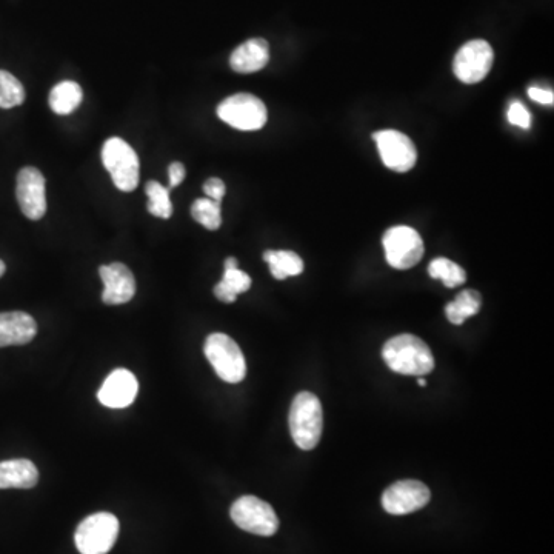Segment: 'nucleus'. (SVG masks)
I'll return each mask as SVG.
<instances>
[{
	"mask_svg": "<svg viewBox=\"0 0 554 554\" xmlns=\"http://www.w3.org/2000/svg\"><path fill=\"white\" fill-rule=\"evenodd\" d=\"M385 257L396 270H408L418 265L424 257L425 247L421 234L413 228H390L384 236Z\"/></svg>",
	"mask_w": 554,
	"mask_h": 554,
	"instance_id": "nucleus-8",
	"label": "nucleus"
},
{
	"mask_svg": "<svg viewBox=\"0 0 554 554\" xmlns=\"http://www.w3.org/2000/svg\"><path fill=\"white\" fill-rule=\"evenodd\" d=\"M217 116L236 130L257 131L267 124L268 111L259 97L239 93L227 97L219 104Z\"/></svg>",
	"mask_w": 554,
	"mask_h": 554,
	"instance_id": "nucleus-6",
	"label": "nucleus"
},
{
	"mask_svg": "<svg viewBox=\"0 0 554 554\" xmlns=\"http://www.w3.org/2000/svg\"><path fill=\"white\" fill-rule=\"evenodd\" d=\"M205 356L217 376L228 384H237L245 379L247 364L244 353L230 336L224 333H213L205 341Z\"/></svg>",
	"mask_w": 554,
	"mask_h": 554,
	"instance_id": "nucleus-4",
	"label": "nucleus"
},
{
	"mask_svg": "<svg viewBox=\"0 0 554 554\" xmlns=\"http://www.w3.org/2000/svg\"><path fill=\"white\" fill-rule=\"evenodd\" d=\"M528 96H530L531 101L538 102V104H554V94L551 90H544V88L539 87H531L528 88Z\"/></svg>",
	"mask_w": 554,
	"mask_h": 554,
	"instance_id": "nucleus-29",
	"label": "nucleus"
},
{
	"mask_svg": "<svg viewBox=\"0 0 554 554\" xmlns=\"http://www.w3.org/2000/svg\"><path fill=\"white\" fill-rule=\"evenodd\" d=\"M508 121L510 124L516 125V127L522 128V130H528L531 127V114L528 113L524 104L519 101H514L508 108Z\"/></svg>",
	"mask_w": 554,
	"mask_h": 554,
	"instance_id": "nucleus-26",
	"label": "nucleus"
},
{
	"mask_svg": "<svg viewBox=\"0 0 554 554\" xmlns=\"http://www.w3.org/2000/svg\"><path fill=\"white\" fill-rule=\"evenodd\" d=\"M264 261L270 265L271 274L277 281L304 273V261L294 251L268 250L264 253Z\"/></svg>",
	"mask_w": 554,
	"mask_h": 554,
	"instance_id": "nucleus-18",
	"label": "nucleus"
},
{
	"mask_svg": "<svg viewBox=\"0 0 554 554\" xmlns=\"http://www.w3.org/2000/svg\"><path fill=\"white\" fill-rule=\"evenodd\" d=\"M482 298L478 291L464 290L456 296L451 304L445 307L448 321L454 325H462L468 318L481 310Z\"/></svg>",
	"mask_w": 554,
	"mask_h": 554,
	"instance_id": "nucleus-21",
	"label": "nucleus"
},
{
	"mask_svg": "<svg viewBox=\"0 0 554 554\" xmlns=\"http://www.w3.org/2000/svg\"><path fill=\"white\" fill-rule=\"evenodd\" d=\"M185 176H187V170H185V165L182 162H173L168 168V177H170V185H168V190L171 188L179 187L184 181Z\"/></svg>",
	"mask_w": 554,
	"mask_h": 554,
	"instance_id": "nucleus-28",
	"label": "nucleus"
},
{
	"mask_svg": "<svg viewBox=\"0 0 554 554\" xmlns=\"http://www.w3.org/2000/svg\"><path fill=\"white\" fill-rule=\"evenodd\" d=\"M251 277L239 267L225 268L222 281L214 287V294L219 301L233 304L239 294L250 290Z\"/></svg>",
	"mask_w": 554,
	"mask_h": 554,
	"instance_id": "nucleus-20",
	"label": "nucleus"
},
{
	"mask_svg": "<svg viewBox=\"0 0 554 554\" xmlns=\"http://www.w3.org/2000/svg\"><path fill=\"white\" fill-rule=\"evenodd\" d=\"M5 270H7V267H5L4 261H0V277L4 276Z\"/></svg>",
	"mask_w": 554,
	"mask_h": 554,
	"instance_id": "nucleus-30",
	"label": "nucleus"
},
{
	"mask_svg": "<svg viewBox=\"0 0 554 554\" xmlns=\"http://www.w3.org/2000/svg\"><path fill=\"white\" fill-rule=\"evenodd\" d=\"M431 493L427 485L419 481H399L385 490L382 507L393 516H404L421 510L430 502Z\"/></svg>",
	"mask_w": 554,
	"mask_h": 554,
	"instance_id": "nucleus-12",
	"label": "nucleus"
},
{
	"mask_svg": "<svg viewBox=\"0 0 554 554\" xmlns=\"http://www.w3.org/2000/svg\"><path fill=\"white\" fill-rule=\"evenodd\" d=\"M102 162L110 173L113 184L121 191H134L141 179V162L133 147L121 137H111L102 147Z\"/></svg>",
	"mask_w": 554,
	"mask_h": 554,
	"instance_id": "nucleus-3",
	"label": "nucleus"
},
{
	"mask_svg": "<svg viewBox=\"0 0 554 554\" xmlns=\"http://www.w3.org/2000/svg\"><path fill=\"white\" fill-rule=\"evenodd\" d=\"M191 216L197 224L207 228L210 231H216L222 225V205L221 202L211 201L208 197L197 199L191 205Z\"/></svg>",
	"mask_w": 554,
	"mask_h": 554,
	"instance_id": "nucleus-22",
	"label": "nucleus"
},
{
	"mask_svg": "<svg viewBox=\"0 0 554 554\" xmlns=\"http://www.w3.org/2000/svg\"><path fill=\"white\" fill-rule=\"evenodd\" d=\"M428 273L433 279L444 281L445 287L448 288L459 287L467 279L464 268L459 267L456 262L450 261V259H445V257L434 259L428 267Z\"/></svg>",
	"mask_w": 554,
	"mask_h": 554,
	"instance_id": "nucleus-23",
	"label": "nucleus"
},
{
	"mask_svg": "<svg viewBox=\"0 0 554 554\" xmlns=\"http://www.w3.org/2000/svg\"><path fill=\"white\" fill-rule=\"evenodd\" d=\"M385 167L396 173H407L418 161V151L407 134L396 130L378 131L373 134Z\"/></svg>",
	"mask_w": 554,
	"mask_h": 554,
	"instance_id": "nucleus-10",
	"label": "nucleus"
},
{
	"mask_svg": "<svg viewBox=\"0 0 554 554\" xmlns=\"http://www.w3.org/2000/svg\"><path fill=\"white\" fill-rule=\"evenodd\" d=\"M82 97H84V93H82L81 85L73 81H65L57 84L51 90L48 104L54 113L67 116L79 108V105L82 104Z\"/></svg>",
	"mask_w": 554,
	"mask_h": 554,
	"instance_id": "nucleus-19",
	"label": "nucleus"
},
{
	"mask_svg": "<svg viewBox=\"0 0 554 554\" xmlns=\"http://www.w3.org/2000/svg\"><path fill=\"white\" fill-rule=\"evenodd\" d=\"M205 194L211 201L221 202L224 199L225 193H227V187H225L224 181L217 179V177H211L205 182L204 185Z\"/></svg>",
	"mask_w": 554,
	"mask_h": 554,
	"instance_id": "nucleus-27",
	"label": "nucleus"
},
{
	"mask_svg": "<svg viewBox=\"0 0 554 554\" xmlns=\"http://www.w3.org/2000/svg\"><path fill=\"white\" fill-rule=\"evenodd\" d=\"M105 288L102 301L107 305H122L130 302L136 294V279L127 265L114 262L99 268Z\"/></svg>",
	"mask_w": 554,
	"mask_h": 554,
	"instance_id": "nucleus-13",
	"label": "nucleus"
},
{
	"mask_svg": "<svg viewBox=\"0 0 554 554\" xmlns=\"http://www.w3.org/2000/svg\"><path fill=\"white\" fill-rule=\"evenodd\" d=\"M494 51L487 41L476 39L459 48L454 57L453 71L459 81L467 85L479 84L490 73Z\"/></svg>",
	"mask_w": 554,
	"mask_h": 554,
	"instance_id": "nucleus-9",
	"label": "nucleus"
},
{
	"mask_svg": "<svg viewBox=\"0 0 554 554\" xmlns=\"http://www.w3.org/2000/svg\"><path fill=\"white\" fill-rule=\"evenodd\" d=\"M16 197L22 213L30 221H41L47 213L44 174L34 167L22 168L17 174Z\"/></svg>",
	"mask_w": 554,
	"mask_h": 554,
	"instance_id": "nucleus-11",
	"label": "nucleus"
},
{
	"mask_svg": "<svg viewBox=\"0 0 554 554\" xmlns=\"http://www.w3.org/2000/svg\"><path fill=\"white\" fill-rule=\"evenodd\" d=\"M270 61V45L262 37H254L239 45L231 53L230 67L241 74H251L267 67Z\"/></svg>",
	"mask_w": 554,
	"mask_h": 554,
	"instance_id": "nucleus-16",
	"label": "nucleus"
},
{
	"mask_svg": "<svg viewBox=\"0 0 554 554\" xmlns=\"http://www.w3.org/2000/svg\"><path fill=\"white\" fill-rule=\"evenodd\" d=\"M148 196V213L159 219H170L173 214V204H171L170 190L159 182H148L145 187Z\"/></svg>",
	"mask_w": 554,
	"mask_h": 554,
	"instance_id": "nucleus-24",
	"label": "nucleus"
},
{
	"mask_svg": "<svg viewBox=\"0 0 554 554\" xmlns=\"http://www.w3.org/2000/svg\"><path fill=\"white\" fill-rule=\"evenodd\" d=\"M119 521L111 513L91 514L81 522L74 534L81 554H107L116 544Z\"/></svg>",
	"mask_w": 554,
	"mask_h": 554,
	"instance_id": "nucleus-5",
	"label": "nucleus"
},
{
	"mask_svg": "<svg viewBox=\"0 0 554 554\" xmlns=\"http://www.w3.org/2000/svg\"><path fill=\"white\" fill-rule=\"evenodd\" d=\"M25 102V88L21 81L8 71L0 70V108L10 110Z\"/></svg>",
	"mask_w": 554,
	"mask_h": 554,
	"instance_id": "nucleus-25",
	"label": "nucleus"
},
{
	"mask_svg": "<svg viewBox=\"0 0 554 554\" xmlns=\"http://www.w3.org/2000/svg\"><path fill=\"white\" fill-rule=\"evenodd\" d=\"M231 519L234 524L247 533L257 536H273L279 530L276 511L268 502L256 496H242L231 507Z\"/></svg>",
	"mask_w": 554,
	"mask_h": 554,
	"instance_id": "nucleus-7",
	"label": "nucleus"
},
{
	"mask_svg": "<svg viewBox=\"0 0 554 554\" xmlns=\"http://www.w3.org/2000/svg\"><path fill=\"white\" fill-rule=\"evenodd\" d=\"M39 482V471L28 459H11L0 462V490L7 488H33Z\"/></svg>",
	"mask_w": 554,
	"mask_h": 554,
	"instance_id": "nucleus-17",
	"label": "nucleus"
},
{
	"mask_svg": "<svg viewBox=\"0 0 554 554\" xmlns=\"http://www.w3.org/2000/svg\"><path fill=\"white\" fill-rule=\"evenodd\" d=\"M290 431L294 442L302 450H313L318 447L324 428V413L318 396L302 391L291 404Z\"/></svg>",
	"mask_w": 554,
	"mask_h": 554,
	"instance_id": "nucleus-2",
	"label": "nucleus"
},
{
	"mask_svg": "<svg viewBox=\"0 0 554 554\" xmlns=\"http://www.w3.org/2000/svg\"><path fill=\"white\" fill-rule=\"evenodd\" d=\"M36 334L37 324L30 314L24 311L0 313V348L28 344Z\"/></svg>",
	"mask_w": 554,
	"mask_h": 554,
	"instance_id": "nucleus-15",
	"label": "nucleus"
},
{
	"mask_svg": "<svg viewBox=\"0 0 554 554\" xmlns=\"http://www.w3.org/2000/svg\"><path fill=\"white\" fill-rule=\"evenodd\" d=\"M418 384L419 387H425V385H427V382H425L424 379H419Z\"/></svg>",
	"mask_w": 554,
	"mask_h": 554,
	"instance_id": "nucleus-31",
	"label": "nucleus"
},
{
	"mask_svg": "<svg viewBox=\"0 0 554 554\" xmlns=\"http://www.w3.org/2000/svg\"><path fill=\"white\" fill-rule=\"evenodd\" d=\"M139 391V382L130 370L117 368L105 379L97 399L108 408H127L133 404Z\"/></svg>",
	"mask_w": 554,
	"mask_h": 554,
	"instance_id": "nucleus-14",
	"label": "nucleus"
},
{
	"mask_svg": "<svg viewBox=\"0 0 554 554\" xmlns=\"http://www.w3.org/2000/svg\"><path fill=\"white\" fill-rule=\"evenodd\" d=\"M382 358L394 373L425 376L434 370L430 347L413 334H399L384 345Z\"/></svg>",
	"mask_w": 554,
	"mask_h": 554,
	"instance_id": "nucleus-1",
	"label": "nucleus"
}]
</instances>
